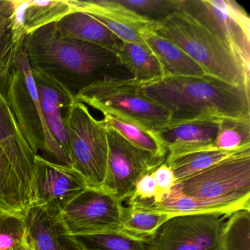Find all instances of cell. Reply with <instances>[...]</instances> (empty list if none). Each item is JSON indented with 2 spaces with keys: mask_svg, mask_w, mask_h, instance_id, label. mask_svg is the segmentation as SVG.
<instances>
[{
  "mask_svg": "<svg viewBox=\"0 0 250 250\" xmlns=\"http://www.w3.org/2000/svg\"><path fill=\"white\" fill-rule=\"evenodd\" d=\"M24 49L32 68L55 79L74 97L98 83L134 80L118 54L64 37L55 23L27 35Z\"/></svg>",
  "mask_w": 250,
  "mask_h": 250,
  "instance_id": "cell-1",
  "label": "cell"
},
{
  "mask_svg": "<svg viewBox=\"0 0 250 250\" xmlns=\"http://www.w3.org/2000/svg\"><path fill=\"white\" fill-rule=\"evenodd\" d=\"M139 92L169 112L168 124L201 118H250V90L205 74L165 77L139 84Z\"/></svg>",
  "mask_w": 250,
  "mask_h": 250,
  "instance_id": "cell-2",
  "label": "cell"
},
{
  "mask_svg": "<svg viewBox=\"0 0 250 250\" xmlns=\"http://www.w3.org/2000/svg\"><path fill=\"white\" fill-rule=\"evenodd\" d=\"M153 31L182 49L207 75L250 90V67L222 41L181 10L158 24Z\"/></svg>",
  "mask_w": 250,
  "mask_h": 250,
  "instance_id": "cell-3",
  "label": "cell"
},
{
  "mask_svg": "<svg viewBox=\"0 0 250 250\" xmlns=\"http://www.w3.org/2000/svg\"><path fill=\"white\" fill-rule=\"evenodd\" d=\"M4 94L33 153L44 152L57 163L71 167V159L55 140L46 122L24 48L10 74Z\"/></svg>",
  "mask_w": 250,
  "mask_h": 250,
  "instance_id": "cell-4",
  "label": "cell"
},
{
  "mask_svg": "<svg viewBox=\"0 0 250 250\" xmlns=\"http://www.w3.org/2000/svg\"><path fill=\"white\" fill-rule=\"evenodd\" d=\"M69 140L71 167L89 187L101 188L107 169V130L104 120L96 119L83 103L74 102L65 122Z\"/></svg>",
  "mask_w": 250,
  "mask_h": 250,
  "instance_id": "cell-5",
  "label": "cell"
},
{
  "mask_svg": "<svg viewBox=\"0 0 250 250\" xmlns=\"http://www.w3.org/2000/svg\"><path fill=\"white\" fill-rule=\"evenodd\" d=\"M134 80L93 84L75 96L104 115H112L135 123L151 131L167 125L170 115L165 109L143 96Z\"/></svg>",
  "mask_w": 250,
  "mask_h": 250,
  "instance_id": "cell-6",
  "label": "cell"
},
{
  "mask_svg": "<svg viewBox=\"0 0 250 250\" xmlns=\"http://www.w3.org/2000/svg\"><path fill=\"white\" fill-rule=\"evenodd\" d=\"M180 10L250 66V20L241 5L230 0H181Z\"/></svg>",
  "mask_w": 250,
  "mask_h": 250,
  "instance_id": "cell-7",
  "label": "cell"
},
{
  "mask_svg": "<svg viewBox=\"0 0 250 250\" xmlns=\"http://www.w3.org/2000/svg\"><path fill=\"white\" fill-rule=\"evenodd\" d=\"M190 197L232 201L250 199V148L176 183Z\"/></svg>",
  "mask_w": 250,
  "mask_h": 250,
  "instance_id": "cell-8",
  "label": "cell"
},
{
  "mask_svg": "<svg viewBox=\"0 0 250 250\" xmlns=\"http://www.w3.org/2000/svg\"><path fill=\"white\" fill-rule=\"evenodd\" d=\"M124 210L122 202L104 188L88 187L62 209L61 216L74 236L125 232L123 229Z\"/></svg>",
  "mask_w": 250,
  "mask_h": 250,
  "instance_id": "cell-9",
  "label": "cell"
},
{
  "mask_svg": "<svg viewBox=\"0 0 250 250\" xmlns=\"http://www.w3.org/2000/svg\"><path fill=\"white\" fill-rule=\"evenodd\" d=\"M106 130L109 154L102 188L123 203L131 197L138 180L151 174L167 158L158 157L137 147L109 125Z\"/></svg>",
  "mask_w": 250,
  "mask_h": 250,
  "instance_id": "cell-10",
  "label": "cell"
},
{
  "mask_svg": "<svg viewBox=\"0 0 250 250\" xmlns=\"http://www.w3.org/2000/svg\"><path fill=\"white\" fill-rule=\"evenodd\" d=\"M226 216L196 214L175 216L162 225L146 244L147 250H210L219 247Z\"/></svg>",
  "mask_w": 250,
  "mask_h": 250,
  "instance_id": "cell-11",
  "label": "cell"
},
{
  "mask_svg": "<svg viewBox=\"0 0 250 250\" xmlns=\"http://www.w3.org/2000/svg\"><path fill=\"white\" fill-rule=\"evenodd\" d=\"M89 185L72 167L51 162L37 154L31 187L32 206L62 209Z\"/></svg>",
  "mask_w": 250,
  "mask_h": 250,
  "instance_id": "cell-12",
  "label": "cell"
},
{
  "mask_svg": "<svg viewBox=\"0 0 250 250\" xmlns=\"http://www.w3.org/2000/svg\"><path fill=\"white\" fill-rule=\"evenodd\" d=\"M222 118L211 117L167 124L153 131L167 150V157L213 149Z\"/></svg>",
  "mask_w": 250,
  "mask_h": 250,
  "instance_id": "cell-13",
  "label": "cell"
},
{
  "mask_svg": "<svg viewBox=\"0 0 250 250\" xmlns=\"http://www.w3.org/2000/svg\"><path fill=\"white\" fill-rule=\"evenodd\" d=\"M24 221L27 241L33 250H83L68 232L60 210L32 206Z\"/></svg>",
  "mask_w": 250,
  "mask_h": 250,
  "instance_id": "cell-14",
  "label": "cell"
},
{
  "mask_svg": "<svg viewBox=\"0 0 250 250\" xmlns=\"http://www.w3.org/2000/svg\"><path fill=\"white\" fill-rule=\"evenodd\" d=\"M32 74L46 122L55 140L70 157L69 140L65 122L75 97L62 84L43 71L32 68Z\"/></svg>",
  "mask_w": 250,
  "mask_h": 250,
  "instance_id": "cell-15",
  "label": "cell"
},
{
  "mask_svg": "<svg viewBox=\"0 0 250 250\" xmlns=\"http://www.w3.org/2000/svg\"><path fill=\"white\" fill-rule=\"evenodd\" d=\"M127 203L143 210L169 213L173 217L212 213L228 218L239 210H250V199L232 201L201 200L187 195L177 185L169 195L159 203L130 199L127 200Z\"/></svg>",
  "mask_w": 250,
  "mask_h": 250,
  "instance_id": "cell-16",
  "label": "cell"
},
{
  "mask_svg": "<svg viewBox=\"0 0 250 250\" xmlns=\"http://www.w3.org/2000/svg\"><path fill=\"white\" fill-rule=\"evenodd\" d=\"M27 0H0V84L8 80L24 48Z\"/></svg>",
  "mask_w": 250,
  "mask_h": 250,
  "instance_id": "cell-17",
  "label": "cell"
},
{
  "mask_svg": "<svg viewBox=\"0 0 250 250\" xmlns=\"http://www.w3.org/2000/svg\"><path fill=\"white\" fill-rule=\"evenodd\" d=\"M0 147L6 155L31 197L32 182L36 155L33 153L23 137L12 109L1 89Z\"/></svg>",
  "mask_w": 250,
  "mask_h": 250,
  "instance_id": "cell-18",
  "label": "cell"
},
{
  "mask_svg": "<svg viewBox=\"0 0 250 250\" xmlns=\"http://www.w3.org/2000/svg\"><path fill=\"white\" fill-rule=\"evenodd\" d=\"M71 2L76 9L90 14L126 43L146 44L140 33L147 29L153 30L156 25L128 12L117 5L114 0H71Z\"/></svg>",
  "mask_w": 250,
  "mask_h": 250,
  "instance_id": "cell-19",
  "label": "cell"
},
{
  "mask_svg": "<svg viewBox=\"0 0 250 250\" xmlns=\"http://www.w3.org/2000/svg\"><path fill=\"white\" fill-rule=\"evenodd\" d=\"M64 37L98 45L119 55L124 42L90 14L77 11L55 23Z\"/></svg>",
  "mask_w": 250,
  "mask_h": 250,
  "instance_id": "cell-20",
  "label": "cell"
},
{
  "mask_svg": "<svg viewBox=\"0 0 250 250\" xmlns=\"http://www.w3.org/2000/svg\"><path fill=\"white\" fill-rule=\"evenodd\" d=\"M146 46L158 58L165 77H203L201 67L170 41L156 34L150 29L140 33Z\"/></svg>",
  "mask_w": 250,
  "mask_h": 250,
  "instance_id": "cell-21",
  "label": "cell"
},
{
  "mask_svg": "<svg viewBox=\"0 0 250 250\" xmlns=\"http://www.w3.org/2000/svg\"><path fill=\"white\" fill-rule=\"evenodd\" d=\"M31 205L30 193L0 147V210L24 217Z\"/></svg>",
  "mask_w": 250,
  "mask_h": 250,
  "instance_id": "cell-22",
  "label": "cell"
},
{
  "mask_svg": "<svg viewBox=\"0 0 250 250\" xmlns=\"http://www.w3.org/2000/svg\"><path fill=\"white\" fill-rule=\"evenodd\" d=\"M118 55L138 84L152 83L165 77L162 64L146 44L124 42Z\"/></svg>",
  "mask_w": 250,
  "mask_h": 250,
  "instance_id": "cell-23",
  "label": "cell"
},
{
  "mask_svg": "<svg viewBox=\"0 0 250 250\" xmlns=\"http://www.w3.org/2000/svg\"><path fill=\"white\" fill-rule=\"evenodd\" d=\"M247 149L250 148L235 151L208 149L175 157H167L165 162L172 169L177 182H178Z\"/></svg>",
  "mask_w": 250,
  "mask_h": 250,
  "instance_id": "cell-24",
  "label": "cell"
},
{
  "mask_svg": "<svg viewBox=\"0 0 250 250\" xmlns=\"http://www.w3.org/2000/svg\"><path fill=\"white\" fill-rule=\"evenodd\" d=\"M77 11L71 0H28L24 12V25L27 35L57 23L64 17Z\"/></svg>",
  "mask_w": 250,
  "mask_h": 250,
  "instance_id": "cell-25",
  "label": "cell"
},
{
  "mask_svg": "<svg viewBox=\"0 0 250 250\" xmlns=\"http://www.w3.org/2000/svg\"><path fill=\"white\" fill-rule=\"evenodd\" d=\"M172 218L173 216L169 213L143 210L128 205L124 210L123 229L126 233L147 243Z\"/></svg>",
  "mask_w": 250,
  "mask_h": 250,
  "instance_id": "cell-26",
  "label": "cell"
},
{
  "mask_svg": "<svg viewBox=\"0 0 250 250\" xmlns=\"http://www.w3.org/2000/svg\"><path fill=\"white\" fill-rule=\"evenodd\" d=\"M104 121L129 143L158 157L167 158V150L154 133L128 120L112 115H104Z\"/></svg>",
  "mask_w": 250,
  "mask_h": 250,
  "instance_id": "cell-27",
  "label": "cell"
},
{
  "mask_svg": "<svg viewBox=\"0 0 250 250\" xmlns=\"http://www.w3.org/2000/svg\"><path fill=\"white\" fill-rule=\"evenodd\" d=\"M114 2L141 20L158 24L179 11L181 0H114Z\"/></svg>",
  "mask_w": 250,
  "mask_h": 250,
  "instance_id": "cell-28",
  "label": "cell"
},
{
  "mask_svg": "<svg viewBox=\"0 0 250 250\" xmlns=\"http://www.w3.org/2000/svg\"><path fill=\"white\" fill-rule=\"evenodd\" d=\"M212 148L228 151L250 148V118H222Z\"/></svg>",
  "mask_w": 250,
  "mask_h": 250,
  "instance_id": "cell-29",
  "label": "cell"
},
{
  "mask_svg": "<svg viewBox=\"0 0 250 250\" xmlns=\"http://www.w3.org/2000/svg\"><path fill=\"white\" fill-rule=\"evenodd\" d=\"M83 250H147L146 241L126 232L74 236Z\"/></svg>",
  "mask_w": 250,
  "mask_h": 250,
  "instance_id": "cell-30",
  "label": "cell"
},
{
  "mask_svg": "<svg viewBox=\"0 0 250 250\" xmlns=\"http://www.w3.org/2000/svg\"><path fill=\"white\" fill-rule=\"evenodd\" d=\"M221 234L220 250H250V210L228 216Z\"/></svg>",
  "mask_w": 250,
  "mask_h": 250,
  "instance_id": "cell-31",
  "label": "cell"
},
{
  "mask_svg": "<svg viewBox=\"0 0 250 250\" xmlns=\"http://www.w3.org/2000/svg\"><path fill=\"white\" fill-rule=\"evenodd\" d=\"M27 239L24 217L0 212V250H10Z\"/></svg>",
  "mask_w": 250,
  "mask_h": 250,
  "instance_id": "cell-32",
  "label": "cell"
},
{
  "mask_svg": "<svg viewBox=\"0 0 250 250\" xmlns=\"http://www.w3.org/2000/svg\"><path fill=\"white\" fill-rule=\"evenodd\" d=\"M152 175L156 181L157 193L154 200H148L153 203H159L170 194L174 187L176 185V178L172 169L166 162L158 167Z\"/></svg>",
  "mask_w": 250,
  "mask_h": 250,
  "instance_id": "cell-33",
  "label": "cell"
},
{
  "mask_svg": "<svg viewBox=\"0 0 250 250\" xmlns=\"http://www.w3.org/2000/svg\"><path fill=\"white\" fill-rule=\"evenodd\" d=\"M157 193L156 181L151 174H146L136 183L134 191L128 200H153Z\"/></svg>",
  "mask_w": 250,
  "mask_h": 250,
  "instance_id": "cell-34",
  "label": "cell"
},
{
  "mask_svg": "<svg viewBox=\"0 0 250 250\" xmlns=\"http://www.w3.org/2000/svg\"><path fill=\"white\" fill-rule=\"evenodd\" d=\"M10 250H33V247L27 241V238L24 240L21 244H19L17 247H14Z\"/></svg>",
  "mask_w": 250,
  "mask_h": 250,
  "instance_id": "cell-35",
  "label": "cell"
},
{
  "mask_svg": "<svg viewBox=\"0 0 250 250\" xmlns=\"http://www.w3.org/2000/svg\"><path fill=\"white\" fill-rule=\"evenodd\" d=\"M220 250V249H219V247H217V248L212 249V250Z\"/></svg>",
  "mask_w": 250,
  "mask_h": 250,
  "instance_id": "cell-36",
  "label": "cell"
},
{
  "mask_svg": "<svg viewBox=\"0 0 250 250\" xmlns=\"http://www.w3.org/2000/svg\"><path fill=\"white\" fill-rule=\"evenodd\" d=\"M0 212H2V211H1V210H0Z\"/></svg>",
  "mask_w": 250,
  "mask_h": 250,
  "instance_id": "cell-37",
  "label": "cell"
}]
</instances>
